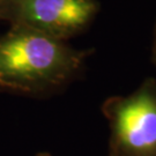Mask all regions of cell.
Instances as JSON below:
<instances>
[{
	"label": "cell",
	"mask_w": 156,
	"mask_h": 156,
	"mask_svg": "<svg viewBox=\"0 0 156 156\" xmlns=\"http://www.w3.org/2000/svg\"><path fill=\"white\" fill-rule=\"evenodd\" d=\"M91 55L90 49L11 27L0 37V89L26 94L55 89L82 72Z\"/></svg>",
	"instance_id": "6da1fadb"
},
{
	"label": "cell",
	"mask_w": 156,
	"mask_h": 156,
	"mask_svg": "<svg viewBox=\"0 0 156 156\" xmlns=\"http://www.w3.org/2000/svg\"><path fill=\"white\" fill-rule=\"evenodd\" d=\"M151 62L156 67V23L155 29H154V37H153V43H151Z\"/></svg>",
	"instance_id": "277c9868"
},
{
	"label": "cell",
	"mask_w": 156,
	"mask_h": 156,
	"mask_svg": "<svg viewBox=\"0 0 156 156\" xmlns=\"http://www.w3.org/2000/svg\"><path fill=\"white\" fill-rule=\"evenodd\" d=\"M100 9L98 0H0V20L67 42L89 28Z\"/></svg>",
	"instance_id": "7a4b0ae2"
},
{
	"label": "cell",
	"mask_w": 156,
	"mask_h": 156,
	"mask_svg": "<svg viewBox=\"0 0 156 156\" xmlns=\"http://www.w3.org/2000/svg\"><path fill=\"white\" fill-rule=\"evenodd\" d=\"M117 144L125 151L147 155L156 151V80L147 79L135 93L109 108Z\"/></svg>",
	"instance_id": "3957f363"
}]
</instances>
